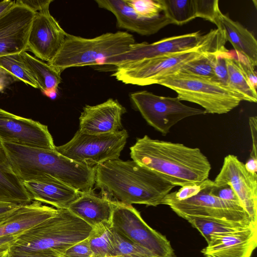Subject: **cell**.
Segmentation results:
<instances>
[{"mask_svg": "<svg viewBox=\"0 0 257 257\" xmlns=\"http://www.w3.org/2000/svg\"><path fill=\"white\" fill-rule=\"evenodd\" d=\"M237 63L250 85L256 90L257 77L254 68L247 59L242 54L235 52Z\"/></svg>", "mask_w": 257, "mask_h": 257, "instance_id": "cell-37", "label": "cell"}, {"mask_svg": "<svg viewBox=\"0 0 257 257\" xmlns=\"http://www.w3.org/2000/svg\"><path fill=\"white\" fill-rule=\"evenodd\" d=\"M0 143L13 171L22 182H44L56 179L80 192L92 190L95 167L75 162L55 149Z\"/></svg>", "mask_w": 257, "mask_h": 257, "instance_id": "cell-3", "label": "cell"}, {"mask_svg": "<svg viewBox=\"0 0 257 257\" xmlns=\"http://www.w3.org/2000/svg\"><path fill=\"white\" fill-rule=\"evenodd\" d=\"M224 44L222 32L218 28L211 30L203 35L200 44L193 49L124 62L115 67L111 75L126 84H158L163 78L177 72L187 63L208 51L220 49Z\"/></svg>", "mask_w": 257, "mask_h": 257, "instance_id": "cell-4", "label": "cell"}, {"mask_svg": "<svg viewBox=\"0 0 257 257\" xmlns=\"http://www.w3.org/2000/svg\"><path fill=\"white\" fill-rule=\"evenodd\" d=\"M113 202L112 228L126 239L158 257H175L170 241L149 226L132 205Z\"/></svg>", "mask_w": 257, "mask_h": 257, "instance_id": "cell-10", "label": "cell"}, {"mask_svg": "<svg viewBox=\"0 0 257 257\" xmlns=\"http://www.w3.org/2000/svg\"><path fill=\"white\" fill-rule=\"evenodd\" d=\"M128 134L125 130L110 133L89 134L78 130L66 144L55 150L69 159L92 167L119 159Z\"/></svg>", "mask_w": 257, "mask_h": 257, "instance_id": "cell-8", "label": "cell"}, {"mask_svg": "<svg viewBox=\"0 0 257 257\" xmlns=\"http://www.w3.org/2000/svg\"><path fill=\"white\" fill-rule=\"evenodd\" d=\"M228 51L226 49L218 52L215 55L213 61L214 80L227 87H228V86L226 55Z\"/></svg>", "mask_w": 257, "mask_h": 257, "instance_id": "cell-36", "label": "cell"}, {"mask_svg": "<svg viewBox=\"0 0 257 257\" xmlns=\"http://www.w3.org/2000/svg\"><path fill=\"white\" fill-rule=\"evenodd\" d=\"M22 205L0 201V225Z\"/></svg>", "mask_w": 257, "mask_h": 257, "instance_id": "cell-42", "label": "cell"}, {"mask_svg": "<svg viewBox=\"0 0 257 257\" xmlns=\"http://www.w3.org/2000/svg\"><path fill=\"white\" fill-rule=\"evenodd\" d=\"M95 184L101 195L127 205L157 206L175 186L134 160H110L96 167Z\"/></svg>", "mask_w": 257, "mask_h": 257, "instance_id": "cell-2", "label": "cell"}, {"mask_svg": "<svg viewBox=\"0 0 257 257\" xmlns=\"http://www.w3.org/2000/svg\"><path fill=\"white\" fill-rule=\"evenodd\" d=\"M210 192L213 195L222 199L238 201L234 191L229 185H224L220 187L212 186L210 188Z\"/></svg>", "mask_w": 257, "mask_h": 257, "instance_id": "cell-39", "label": "cell"}, {"mask_svg": "<svg viewBox=\"0 0 257 257\" xmlns=\"http://www.w3.org/2000/svg\"><path fill=\"white\" fill-rule=\"evenodd\" d=\"M183 218L197 229L207 242L211 235L238 231L256 227L257 225L251 222H231L190 216H186Z\"/></svg>", "mask_w": 257, "mask_h": 257, "instance_id": "cell-26", "label": "cell"}, {"mask_svg": "<svg viewBox=\"0 0 257 257\" xmlns=\"http://www.w3.org/2000/svg\"><path fill=\"white\" fill-rule=\"evenodd\" d=\"M5 257H59L57 254L45 251H24L9 249Z\"/></svg>", "mask_w": 257, "mask_h": 257, "instance_id": "cell-40", "label": "cell"}, {"mask_svg": "<svg viewBox=\"0 0 257 257\" xmlns=\"http://www.w3.org/2000/svg\"><path fill=\"white\" fill-rule=\"evenodd\" d=\"M16 4V1L4 0L0 2V17L6 14Z\"/></svg>", "mask_w": 257, "mask_h": 257, "instance_id": "cell-45", "label": "cell"}, {"mask_svg": "<svg viewBox=\"0 0 257 257\" xmlns=\"http://www.w3.org/2000/svg\"><path fill=\"white\" fill-rule=\"evenodd\" d=\"M130 98L147 123L163 136L183 119L205 114L202 109L185 105L177 97L159 96L143 90L131 93Z\"/></svg>", "mask_w": 257, "mask_h": 257, "instance_id": "cell-11", "label": "cell"}, {"mask_svg": "<svg viewBox=\"0 0 257 257\" xmlns=\"http://www.w3.org/2000/svg\"><path fill=\"white\" fill-rule=\"evenodd\" d=\"M7 73L0 68V92L4 90L8 84Z\"/></svg>", "mask_w": 257, "mask_h": 257, "instance_id": "cell-47", "label": "cell"}, {"mask_svg": "<svg viewBox=\"0 0 257 257\" xmlns=\"http://www.w3.org/2000/svg\"><path fill=\"white\" fill-rule=\"evenodd\" d=\"M205 257H211L210 256H205Z\"/></svg>", "mask_w": 257, "mask_h": 257, "instance_id": "cell-50", "label": "cell"}, {"mask_svg": "<svg viewBox=\"0 0 257 257\" xmlns=\"http://www.w3.org/2000/svg\"><path fill=\"white\" fill-rule=\"evenodd\" d=\"M214 24L223 31L226 41L231 43L235 52L243 55L253 67L256 66L257 41L253 35L221 12Z\"/></svg>", "mask_w": 257, "mask_h": 257, "instance_id": "cell-23", "label": "cell"}, {"mask_svg": "<svg viewBox=\"0 0 257 257\" xmlns=\"http://www.w3.org/2000/svg\"><path fill=\"white\" fill-rule=\"evenodd\" d=\"M0 142L50 150H54L56 147L47 125L1 108Z\"/></svg>", "mask_w": 257, "mask_h": 257, "instance_id": "cell-13", "label": "cell"}, {"mask_svg": "<svg viewBox=\"0 0 257 257\" xmlns=\"http://www.w3.org/2000/svg\"><path fill=\"white\" fill-rule=\"evenodd\" d=\"M135 43L133 35L126 32H108L93 38L67 33L59 51L47 63L60 73L70 67L105 64L125 53Z\"/></svg>", "mask_w": 257, "mask_h": 257, "instance_id": "cell-6", "label": "cell"}, {"mask_svg": "<svg viewBox=\"0 0 257 257\" xmlns=\"http://www.w3.org/2000/svg\"><path fill=\"white\" fill-rule=\"evenodd\" d=\"M163 14L172 24L183 25L196 18L194 0H162Z\"/></svg>", "mask_w": 257, "mask_h": 257, "instance_id": "cell-29", "label": "cell"}, {"mask_svg": "<svg viewBox=\"0 0 257 257\" xmlns=\"http://www.w3.org/2000/svg\"><path fill=\"white\" fill-rule=\"evenodd\" d=\"M213 186H214L213 181L207 179L200 183L182 187L178 191L169 193L166 197L177 200H183L195 196L205 188Z\"/></svg>", "mask_w": 257, "mask_h": 257, "instance_id": "cell-35", "label": "cell"}, {"mask_svg": "<svg viewBox=\"0 0 257 257\" xmlns=\"http://www.w3.org/2000/svg\"><path fill=\"white\" fill-rule=\"evenodd\" d=\"M110 257H123L121 256H110Z\"/></svg>", "mask_w": 257, "mask_h": 257, "instance_id": "cell-49", "label": "cell"}, {"mask_svg": "<svg viewBox=\"0 0 257 257\" xmlns=\"http://www.w3.org/2000/svg\"><path fill=\"white\" fill-rule=\"evenodd\" d=\"M92 229L68 209H60L53 216L15 234L9 249L49 251L60 257L69 247L87 238Z\"/></svg>", "mask_w": 257, "mask_h": 257, "instance_id": "cell-5", "label": "cell"}, {"mask_svg": "<svg viewBox=\"0 0 257 257\" xmlns=\"http://www.w3.org/2000/svg\"><path fill=\"white\" fill-rule=\"evenodd\" d=\"M60 257H92L87 238L69 247Z\"/></svg>", "mask_w": 257, "mask_h": 257, "instance_id": "cell-38", "label": "cell"}, {"mask_svg": "<svg viewBox=\"0 0 257 257\" xmlns=\"http://www.w3.org/2000/svg\"><path fill=\"white\" fill-rule=\"evenodd\" d=\"M95 2L99 8L114 15L117 28L143 36L156 34L166 26L172 24L171 21L163 13L153 19L139 17L125 0H96Z\"/></svg>", "mask_w": 257, "mask_h": 257, "instance_id": "cell-19", "label": "cell"}, {"mask_svg": "<svg viewBox=\"0 0 257 257\" xmlns=\"http://www.w3.org/2000/svg\"><path fill=\"white\" fill-rule=\"evenodd\" d=\"M228 72V86L237 93L242 100L250 102H257L256 90L249 84L239 67L235 56L228 51L226 55Z\"/></svg>", "mask_w": 257, "mask_h": 257, "instance_id": "cell-27", "label": "cell"}, {"mask_svg": "<svg viewBox=\"0 0 257 257\" xmlns=\"http://www.w3.org/2000/svg\"><path fill=\"white\" fill-rule=\"evenodd\" d=\"M0 68L15 80L21 81L35 88L38 84L28 70L21 53L0 57Z\"/></svg>", "mask_w": 257, "mask_h": 257, "instance_id": "cell-30", "label": "cell"}, {"mask_svg": "<svg viewBox=\"0 0 257 257\" xmlns=\"http://www.w3.org/2000/svg\"><path fill=\"white\" fill-rule=\"evenodd\" d=\"M158 84L175 91L180 100L200 105L205 114L226 113L242 101L237 93L212 79L179 71L163 78Z\"/></svg>", "mask_w": 257, "mask_h": 257, "instance_id": "cell-7", "label": "cell"}, {"mask_svg": "<svg viewBox=\"0 0 257 257\" xmlns=\"http://www.w3.org/2000/svg\"><path fill=\"white\" fill-rule=\"evenodd\" d=\"M125 112V108L112 98L95 105H86L79 117L78 130L89 134L120 131L122 127L121 116Z\"/></svg>", "mask_w": 257, "mask_h": 257, "instance_id": "cell-17", "label": "cell"}, {"mask_svg": "<svg viewBox=\"0 0 257 257\" xmlns=\"http://www.w3.org/2000/svg\"><path fill=\"white\" fill-rule=\"evenodd\" d=\"M130 151L133 160L175 186L200 183L208 179L211 169L199 148L153 139L147 135L138 138Z\"/></svg>", "mask_w": 257, "mask_h": 257, "instance_id": "cell-1", "label": "cell"}, {"mask_svg": "<svg viewBox=\"0 0 257 257\" xmlns=\"http://www.w3.org/2000/svg\"><path fill=\"white\" fill-rule=\"evenodd\" d=\"M22 183L32 201L50 204L57 209H68L82 193L57 179Z\"/></svg>", "mask_w": 257, "mask_h": 257, "instance_id": "cell-21", "label": "cell"}, {"mask_svg": "<svg viewBox=\"0 0 257 257\" xmlns=\"http://www.w3.org/2000/svg\"><path fill=\"white\" fill-rule=\"evenodd\" d=\"M9 249L5 250V251H3L0 252V257H5V256H6V254L7 253Z\"/></svg>", "mask_w": 257, "mask_h": 257, "instance_id": "cell-48", "label": "cell"}, {"mask_svg": "<svg viewBox=\"0 0 257 257\" xmlns=\"http://www.w3.org/2000/svg\"><path fill=\"white\" fill-rule=\"evenodd\" d=\"M21 54L28 70L37 82L42 91L48 96L56 92L61 82V73L48 63L26 52H23Z\"/></svg>", "mask_w": 257, "mask_h": 257, "instance_id": "cell-25", "label": "cell"}, {"mask_svg": "<svg viewBox=\"0 0 257 257\" xmlns=\"http://www.w3.org/2000/svg\"><path fill=\"white\" fill-rule=\"evenodd\" d=\"M109 256L158 257L154 253L126 239L111 227L109 229Z\"/></svg>", "mask_w": 257, "mask_h": 257, "instance_id": "cell-28", "label": "cell"}, {"mask_svg": "<svg viewBox=\"0 0 257 257\" xmlns=\"http://www.w3.org/2000/svg\"><path fill=\"white\" fill-rule=\"evenodd\" d=\"M67 34L49 9L36 13L29 33L28 50L41 60L49 62L59 51Z\"/></svg>", "mask_w": 257, "mask_h": 257, "instance_id": "cell-15", "label": "cell"}, {"mask_svg": "<svg viewBox=\"0 0 257 257\" xmlns=\"http://www.w3.org/2000/svg\"><path fill=\"white\" fill-rule=\"evenodd\" d=\"M0 201L20 205L33 201L22 182L13 171L0 143Z\"/></svg>", "mask_w": 257, "mask_h": 257, "instance_id": "cell-24", "label": "cell"}, {"mask_svg": "<svg viewBox=\"0 0 257 257\" xmlns=\"http://www.w3.org/2000/svg\"><path fill=\"white\" fill-rule=\"evenodd\" d=\"M127 5L140 17L153 19L164 11L162 0H125Z\"/></svg>", "mask_w": 257, "mask_h": 257, "instance_id": "cell-33", "label": "cell"}, {"mask_svg": "<svg viewBox=\"0 0 257 257\" xmlns=\"http://www.w3.org/2000/svg\"><path fill=\"white\" fill-rule=\"evenodd\" d=\"M15 239V235L0 237V252L8 250Z\"/></svg>", "mask_w": 257, "mask_h": 257, "instance_id": "cell-44", "label": "cell"}, {"mask_svg": "<svg viewBox=\"0 0 257 257\" xmlns=\"http://www.w3.org/2000/svg\"><path fill=\"white\" fill-rule=\"evenodd\" d=\"M226 49L224 48L220 50L208 51L200 57L184 65L178 71L215 80L213 69L214 56L218 52Z\"/></svg>", "mask_w": 257, "mask_h": 257, "instance_id": "cell-31", "label": "cell"}, {"mask_svg": "<svg viewBox=\"0 0 257 257\" xmlns=\"http://www.w3.org/2000/svg\"><path fill=\"white\" fill-rule=\"evenodd\" d=\"M218 0H194L196 18H201L214 24L221 12Z\"/></svg>", "mask_w": 257, "mask_h": 257, "instance_id": "cell-34", "label": "cell"}, {"mask_svg": "<svg viewBox=\"0 0 257 257\" xmlns=\"http://www.w3.org/2000/svg\"></svg>", "mask_w": 257, "mask_h": 257, "instance_id": "cell-51", "label": "cell"}, {"mask_svg": "<svg viewBox=\"0 0 257 257\" xmlns=\"http://www.w3.org/2000/svg\"><path fill=\"white\" fill-rule=\"evenodd\" d=\"M249 124L251 132L252 138V150L250 157L257 159L256 147H257V125L256 116H251L249 118Z\"/></svg>", "mask_w": 257, "mask_h": 257, "instance_id": "cell-43", "label": "cell"}, {"mask_svg": "<svg viewBox=\"0 0 257 257\" xmlns=\"http://www.w3.org/2000/svg\"><path fill=\"white\" fill-rule=\"evenodd\" d=\"M36 13L16 1L0 17V57L28 50V42Z\"/></svg>", "mask_w": 257, "mask_h": 257, "instance_id": "cell-14", "label": "cell"}, {"mask_svg": "<svg viewBox=\"0 0 257 257\" xmlns=\"http://www.w3.org/2000/svg\"><path fill=\"white\" fill-rule=\"evenodd\" d=\"M58 209L33 201L22 205L0 225V237L15 235L55 215Z\"/></svg>", "mask_w": 257, "mask_h": 257, "instance_id": "cell-22", "label": "cell"}, {"mask_svg": "<svg viewBox=\"0 0 257 257\" xmlns=\"http://www.w3.org/2000/svg\"><path fill=\"white\" fill-rule=\"evenodd\" d=\"M18 2L28 7L35 13L49 9L52 0H18Z\"/></svg>", "mask_w": 257, "mask_h": 257, "instance_id": "cell-41", "label": "cell"}, {"mask_svg": "<svg viewBox=\"0 0 257 257\" xmlns=\"http://www.w3.org/2000/svg\"><path fill=\"white\" fill-rule=\"evenodd\" d=\"M211 187L205 188L195 196L183 200L165 196L161 204L168 205L182 218L190 216L254 223L238 201L224 200L213 195L210 192Z\"/></svg>", "mask_w": 257, "mask_h": 257, "instance_id": "cell-9", "label": "cell"}, {"mask_svg": "<svg viewBox=\"0 0 257 257\" xmlns=\"http://www.w3.org/2000/svg\"><path fill=\"white\" fill-rule=\"evenodd\" d=\"M256 227L210 236L201 252L211 257H251L257 245Z\"/></svg>", "mask_w": 257, "mask_h": 257, "instance_id": "cell-18", "label": "cell"}, {"mask_svg": "<svg viewBox=\"0 0 257 257\" xmlns=\"http://www.w3.org/2000/svg\"><path fill=\"white\" fill-rule=\"evenodd\" d=\"M199 31L164 38L153 43H135L125 53L107 61L105 65H114L127 61L157 57L193 49L201 42Z\"/></svg>", "mask_w": 257, "mask_h": 257, "instance_id": "cell-16", "label": "cell"}, {"mask_svg": "<svg viewBox=\"0 0 257 257\" xmlns=\"http://www.w3.org/2000/svg\"><path fill=\"white\" fill-rule=\"evenodd\" d=\"M245 167L250 173L256 174L257 172V159L250 158L248 159L245 164Z\"/></svg>", "mask_w": 257, "mask_h": 257, "instance_id": "cell-46", "label": "cell"}, {"mask_svg": "<svg viewBox=\"0 0 257 257\" xmlns=\"http://www.w3.org/2000/svg\"><path fill=\"white\" fill-rule=\"evenodd\" d=\"M113 202L95 194L93 190L82 192L68 209L92 228L102 225H111Z\"/></svg>", "mask_w": 257, "mask_h": 257, "instance_id": "cell-20", "label": "cell"}, {"mask_svg": "<svg viewBox=\"0 0 257 257\" xmlns=\"http://www.w3.org/2000/svg\"><path fill=\"white\" fill-rule=\"evenodd\" d=\"M214 186L229 185L252 221L257 224V174L249 172L233 155L226 156Z\"/></svg>", "mask_w": 257, "mask_h": 257, "instance_id": "cell-12", "label": "cell"}, {"mask_svg": "<svg viewBox=\"0 0 257 257\" xmlns=\"http://www.w3.org/2000/svg\"><path fill=\"white\" fill-rule=\"evenodd\" d=\"M111 225H102L92 228L87 239L92 257H109L110 240L109 229Z\"/></svg>", "mask_w": 257, "mask_h": 257, "instance_id": "cell-32", "label": "cell"}]
</instances>
